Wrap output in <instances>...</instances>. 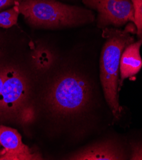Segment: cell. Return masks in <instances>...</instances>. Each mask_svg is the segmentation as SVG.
Instances as JSON below:
<instances>
[{
	"label": "cell",
	"mask_w": 142,
	"mask_h": 160,
	"mask_svg": "<svg viewBox=\"0 0 142 160\" xmlns=\"http://www.w3.org/2000/svg\"><path fill=\"white\" fill-rule=\"evenodd\" d=\"M0 145L4 148L0 160L42 159L39 154L31 152L19 132L12 128L0 126Z\"/></svg>",
	"instance_id": "cell-6"
},
{
	"label": "cell",
	"mask_w": 142,
	"mask_h": 160,
	"mask_svg": "<svg viewBox=\"0 0 142 160\" xmlns=\"http://www.w3.org/2000/svg\"><path fill=\"white\" fill-rule=\"evenodd\" d=\"M76 160H118L125 159L123 148L113 140H107L88 146L69 156Z\"/></svg>",
	"instance_id": "cell-7"
},
{
	"label": "cell",
	"mask_w": 142,
	"mask_h": 160,
	"mask_svg": "<svg viewBox=\"0 0 142 160\" xmlns=\"http://www.w3.org/2000/svg\"><path fill=\"white\" fill-rule=\"evenodd\" d=\"M134 8V23L136 27V33L142 37V0H131Z\"/></svg>",
	"instance_id": "cell-11"
},
{
	"label": "cell",
	"mask_w": 142,
	"mask_h": 160,
	"mask_svg": "<svg viewBox=\"0 0 142 160\" xmlns=\"http://www.w3.org/2000/svg\"><path fill=\"white\" fill-rule=\"evenodd\" d=\"M55 54L48 47L38 45L31 53L30 62L34 68L40 72H46L51 69L56 62Z\"/></svg>",
	"instance_id": "cell-9"
},
{
	"label": "cell",
	"mask_w": 142,
	"mask_h": 160,
	"mask_svg": "<svg viewBox=\"0 0 142 160\" xmlns=\"http://www.w3.org/2000/svg\"><path fill=\"white\" fill-rule=\"evenodd\" d=\"M19 2H21V1H24V0H19ZM57 1H58V0H57Z\"/></svg>",
	"instance_id": "cell-16"
},
{
	"label": "cell",
	"mask_w": 142,
	"mask_h": 160,
	"mask_svg": "<svg viewBox=\"0 0 142 160\" xmlns=\"http://www.w3.org/2000/svg\"><path fill=\"white\" fill-rule=\"evenodd\" d=\"M18 3L12 8L0 12V28H10L17 24L20 13Z\"/></svg>",
	"instance_id": "cell-10"
},
{
	"label": "cell",
	"mask_w": 142,
	"mask_h": 160,
	"mask_svg": "<svg viewBox=\"0 0 142 160\" xmlns=\"http://www.w3.org/2000/svg\"><path fill=\"white\" fill-rule=\"evenodd\" d=\"M88 8L97 11V25L105 29L121 27L134 22V8L131 0H82Z\"/></svg>",
	"instance_id": "cell-5"
},
{
	"label": "cell",
	"mask_w": 142,
	"mask_h": 160,
	"mask_svg": "<svg viewBox=\"0 0 142 160\" xmlns=\"http://www.w3.org/2000/svg\"><path fill=\"white\" fill-rule=\"evenodd\" d=\"M142 45V37L136 42H133L126 47L121 56L120 62V86L125 78L137 74L142 67V59L140 48Z\"/></svg>",
	"instance_id": "cell-8"
},
{
	"label": "cell",
	"mask_w": 142,
	"mask_h": 160,
	"mask_svg": "<svg viewBox=\"0 0 142 160\" xmlns=\"http://www.w3.org/2000/svg\"><path fill=\"white\" fill-rule=\"evenodd\" d=\"M1 155H2V151H0V156H1Z\"/></svg>",
	"instance_id": "cell-15"
},
{
	"label": "cell",
	"mask_w": 142,
	"mask_h": 160,
	"mask_svg": "<svg viewBox=\"0 0 142 160\" xmlns=\"http://www.w3.org/2000/svg\"><path fill=\"white\" fill-rule=\"evenodd\" d=\"M19 0H0V11L10 6H14Z\"/></svg>",
	"instance_id": "cell-13"
},
{
	"label": "cell",
	"mask_w": 142,
	"mask_h": 160,
	"mask_svg": "<svg viewBox=\"0 0 142 160\" xmlns=\"http://www.w3.org/2000/svg\"><path fill=\"white\" fill-rule=\"evenodd\" d=\"M131 159H142V142L131 143Z\"/></svg>",
	"instance_id": "cell-12"
},
{
	"label": "cell",
	"mask_w": 142,
	"mask_h": 160,
	"mask_svg": "<svg viewBox=\"0 0 142 160\" xmlns=\"http://www.w3.org/2000/svg\"><path fill=\"white\" fill-rule=\"evenodd\" d=\"M134 29L129 24L124 30L107 28L104 32L106 41L100 58V78L106 101L116 118L122 110L118 96L120 58L125 48L134 42L131 35Z\"/></svg>",
	"instance_id": "cell-3"
},
{
	"label": "cell",
	"mask_w": 142,
	"mask_h": 160,
	"mask_svg": "<svg viewBox=\"0 0 142 160\" xmlns=\"http://www.w3.org/2000/svg\"><path fill=\"white\" fill-rule=\"evenodd\" d=\"M141 35H142V33H141Z\"/></svg>",
	"instance_id": "cell-17"
},
{
	"label": "cell",
	"mask_w": 142,
	"mask_h": 160,
	"mask_svg": "<svg viewBox=\"0 0 142 160\" xmlns=\"http://www.w3.org/2000/svg\"><path fill=\"white\" fill-rule=\"evenodd\" d=\"M45 95V103L55 116L67 118L87 111L92 100V86L79 72L66 69L53 80Z\"/></svg>",
	"instance_id": "cell-1"
},
{
	"label": "cell",
	"mask_w": 142,
	"mask_h": 160,
	"mask_svg": "<svg viewBox=\"0 0 142 160\" xmlns=\"http://www.w3.org/2000/svg\"><path fill=\"white\" fill-rule=\"evenodd\" d=\"M28 82L25 73L19 67L5 66L0 94V118H12L23 114L28 100Z\"/></svg>",
	"instance_id": "cell-4"
},
{
	"label": "cell",
	"mask_w": 142,
	"mask_h": 160,
	"mask_svg": "<svg viewBox=\"0 0 142 160\" xmlns=\"http://www.w3.org/2000/svg\"><path fill=\"white\" fill-rule=\"evenodd\" d=\"M5 66H3L0 64V94H1L3 81L5 78Z\"/></svg>",
	"instance_id": "cell-14"
},
{
	"label": "cell",
	"mask_w": 142,
	"mask_h": 160,
	"mask_svg": "<svg viewBox=\"0 0 142 160\" xmlns=\"http://www.w3.org/2000/svg\"><path fill=\"white\" fill-rule=\"evenodd\" d=\"M20 12L31 26L44 29H61L92 22V11L57 0H24L18 3Z\"/></svg>",
	"instance_id": "cell-2"
}]
</instances>
